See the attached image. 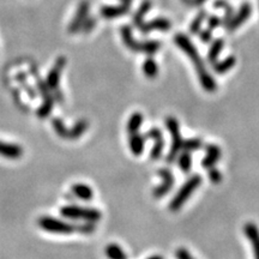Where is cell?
<instances>
[{"label": "cell", "instance_id": "1f68e13d", "mask_svg": "<svg viewBox=\"0 0 259 259\" xmlns=\"http://www.w3.org/2000/svg\"><path fill=\"white\" fill-rule=\"evenodd\" d=\"M202 144H203V142H202L199 138L186 139V141L183 142V150H184V152H187V153L196 152V150L201 149Z\"/></svg>", "mask_w": 259, "mask_h": 259}, {"label": "cell", "instance_id": "7bdbcfd3", "mask_svg": "<svg viewBox=\"0 0 259 259\" xmlns=\"http://www.w3.org/2000/svg\"><path fill=\"white\" fill-rule=\"evenodd\" d=\"M206 1H207V0H191V4H192L193 6H201V5H203Z\"/></svg>", "mask_w": 259, "mask_h": 259}, {"label": "cell", "instance_id": "9a60e30c", "mask_svg": "<svg viewBox=\"0 0 259 259\" xmlns=\"http://www.w3.org/2000/svg\"><path fill=\"white\" fill-rule=\"evenodd\" d=\"M121 39L124 41L125 46L132 52H141V42L136 41L132 35V29L129 25H122L121 27Z\"/></svg>", "mask_w": 259, "mask_h": 259}, {"label": "cell", "instance_id": "30bf717a", "mask_svg": "<svg viewBox=\"0 0 259 259\" xmlns=\"http://www.w3.org/2000/svg\"><path fill=\"white\" fill-rule=\"evenodd\" d=\"M172 28V23L163 17H158V18L153 19L150 22H144L143 24L139 27V31L142 34H149L152 31H162V33H167Z\"/></svg>", "mask_w": 259, "mask_h": 259}, {"label": "cell", "instance_id": "4fadbf2b", "mask_svg": "<svg viewBox=\"0 0 259 259\" xmlns=\"http://www.w3.org/2000/svg\"><path fill=\"white\" fill-rule=\"evenodd\" d=\"M207 155L206 157L202 160V166L207 169H210L215 166V163L221 158L222 156V152L220 148L217 147L216 144H207L206 148Z\"/></svg>", "mask_w": 259, "mask_h": 259}, {"label": "cell", "instance_id": "9c48e42d", "mask_svg": "<svg viewBox=\"0 0 259 259\" xmlns=\"http://www.w3.org/2000/svg\"><path fill=\"white\" fill-rule=\"evenodd\" d=\"M251 15H252L251 4H249V2H245V4L241 5L239 12L236 13V15L233 16L232 19L229 21V23L226 25L227 31H228V33H233V31H235L238 28H240L241 25H243L245 22L250 18V16Z\"/></svg>", "mask_w": 259, "mask_h": 259}, {"label": "cell", "instance_id": "f35d334b", "mask_svg": "<svg viewBox=\"0 0 259 259\" xmlns=\"http://www.w3.org/2000/svg\"><path fill=\"white\" fill-rule=\"evenodd\" d=\"M199 38H201V41L204 42V44H207V42L211 41L212 39V30L210 29H204L199 33Z\"/></svg>", "mask_w": 259, "mask_h": 259}, {"label": "cell", "instance_id": "ac0fdd59", "mask_svg": "<svg viewBox=\"0 0 259 259\" xmlns=\"http://www.w3.org/2000/svg\"><path fill=\"white\" fill-rule=\"evenodd\" d=\"M150 8H152V1H150V0H144L137 10V12L133 15L132 22H133V25H135V27L139 28L142 24L144 23V18H145V16H147V13L150 11Z\"/></svg>", "mask_w": 259, "mask_h": 259}, {"label": "cell", "instance_id": "f1b7e54d", "mask_svg": "<svg viewBox=\"0 0 259 259\" xmlns=\"http://www.w3.org/2000/svg\"><path fill=\"white\" fill-rule=\"evenodd\" d=\"M160 47H161L160 42L154 41V40L141 42V52L148 54V55H153V54L158 52Z\"/></svg>", "mask_w": 259, "mask_h": 259}, {"label": "cell", "instance_id": "7a4b0ae2", "mask_svg": "<svg viewBox=\"0 0 259 259\" xmlns=\"http://www.w3.org/2000/svg\"><path fill=\"white\" fill-rule=\"evenodd\" d=\"M62 217L67 220H83L87 222H99L102 213L96 207H83L79 206H65L60 209Z\"/></svg>", "mask_w": 259, "mask_h": 259}, {"label": "cell", "instance_id": "d4e9b609", "mask_svg": "<svg viewBox=\"0 0 259 259\" xmlns=\"http://www.w3.org/2000/svg\"><path fill=\"white\" fill-rule=\"evenodd\" d=\"M54 98H50V99H44L42 101V104L40 106V108L36 110V114L40 119H46L48 118V115L52 113L53 110V106H54Z\"/></svg>", "mask_w": 259, "mask_h": 259}, {"label": "cell", "instance_id": "60d3db41", "mask_svg": "<svg viewBox=\"0 0 259 259\" xmlns=\"http://www.w3.org/2000/svg\"><path fill=\"white\" fill-rule=\"evenodd\" d=\"M176 258L178 259H195L185 249H179L178 251H176Z\"/></svg>", "mask_w": 259, "mask_h": 259}, {"label": "cell", "instance_id": "bcb514c9", "mask_svg": "<svg viewBox=\"0 0 259 259\" xmlns=\"http://www.w3.org/2000/svg\"><path fill=\"white\" fill-rule=\"evenodd\" d=\"M181 1H184L185 4H191V0H181Z\"/></svg>", "mask_w": 259, "mask_h": 259}, {"label": "cell", "instance_id": "484cf974", "mask_svg": "<svg viewBox=\"0 0 259 259\" xmlns=\"http://www.w3.org/2000/svg\"><path fill=\"white\" fill-rule=\"evenodd\" d=\"M34 78H35V82H36V85H38V90L39 93L41 94L42 98L44 99H50V98H53L52 95V92H51V89L48 88V85L46 82L44 81V79L41 78V76L39 75L36 71H34Z\"/></svg>", "mask_w": 259, "mask_h": 259}, {"label": "cell", "instance_id": "ab89813d", "mask_svg": "<svg viewBox=\"0 0 259 259\" xmlns=\"http://www.w3.org/2000/svg\"><path fill=\"white\" fill-rule=\"evenodd\" d=\"M233 16H234V13H233V7L228 6L226 10H224V17H223V22H222V23H223L224 25L228 24Z\"/></svg>", "mask_w": 259, "mask_h": 259}, {"label": "cell", "instance_id": "74e56055", "mask_svg": "<svg viewBox=\"0 0 259 259\" xmlns=\"http://www.w3.org/2000/svg\"><path fill=\"white\" fill-rule=\"evenodd\" d=\"M221 22L222 21H221L220 17L211 16L209 19H207V29H210V30L213 31V29H216V28H217V27H220Z\"/></svg>", "mask_w": 259, "mask_h": 259}, {"label": "cell", "instance_id": "d6a6232c", "mask_svg": "<svg viewBox=\"0 0 259 259\" xmlns=\"http://www.w3.org/2000/svg\"><path fill=\"white\" fill-rule=\"evenodd\" d=\"M163 149H164L163 138L158 139V141H155V144H154L152 150H150V157H152L153 160H158V158L162 156Z\"/></svg>", "mask_w": 259, "mask_h": 259}, {"label": "cell", "instance_id": "5bb4252c", "mask_svg": "<svg viewBox=\"0 0 259 259\" xmlns=\"http://www.w3.org/2000/svg\"><path fill=\"white\" fill-rule=\"evenodd\" d=\"M130 12V6L127 5H113V6H102L100 10V15L106 19L118 18V17L125 16Z\"/></svg>", "mask_w": 259, "mask_h": 259}, {"label": "cell", "instance_id": "4dcf8cb0", "mask_svg": "<svg viewBox=\"0 0 259 259\" xmlns=\"http://www.w3.org/2000/svg\"><path fill=\"white\" fill-rule=\"evenodd\" d=\"M16 81L22 85V88H23V89L25 90V93H27L28 95L30 96V99L34 100V99L36 98V92L33 89V88L30 87V84H28L27 76H25V73H23V72L17 73V75H16Z\"/></svg>", "mask_w": 259, "mask_h": 259}, {"label": "cell", "instance_id": "6da1fadb", "mask_svg": "<svg viewBox=\"0 0 259 259\" xmlns=\"http://www.w3.org/2000/svg\"><path fill=\"white\" fill-rule=\"evenodd\" d=\"M174 42L176 46L180 48V50L189 56L190 60L195 64L196 72H197L198 75L199 83H201L202 88L207 93L216 92V89H217V83H216L215 79H213L211 75L207 71L203 59L199 56L197 48L191 42V40L187 38L185 34H176L174 36Z\"/></svg>", "mask_w": 259, "mask_h": 259}, {"label": "cell", "instance_id": "ba28073f", "mask_svg": "<svg viewBox=\"0 0 259 259\" xmlns=\"http://www.w3.org/2000/svg\"><path fill=\"white\" fill-rule=\"evenodd\" d=\"M157 174L162 179V184L158 185V186L154 190L153 196L155 198H162L169 192L170 189L173 187V185H174V175H173V173L170 172L169 169H167V168H162V169L158 170Z\"/></svg>", "mask_w": 259, "mask_h": 259}, {"label": "cell", "instance_id": "52a82bcc", "mask_svg": "<svg viewBox=\"0 0 259 259\" xmlns=\"http://www.w3.org/2000/svg\"><path fill=\"white\" fill-rule=\"evenodd\" d=\"M65 65H66V59H65L64 56H59L55 62H54L52 70L48 72L46 83L48 88L51 89V92H55V90L59 89V83H60L61 73Z\"/></svg>", "mask_w": 259, "mask_h": 259}, {"label": "cell", "instance_id": "7c38bea8", "mask_svg": "<svg viewBox=\"0 0 259 259\" xmlns=\"http://www.w3.org/2000/svg\"><path fill=\"white\" fill-rule=\"evenodd\" d=\"M244 233L252 245L255 259H259V229H258V227L256 226L255 223H252V222H249V223L245 224Z\"/></svg>", "mask_w": 259, "mask_h": 259}, {"label": "cell", "instance_id": "d590c367", "mask_svg": "<svg viewBox=\"0 0 259 259\" xmlns=\"http://www.w3.org/2000/svg\"><path fill=\"white\" fill-rule=\"evenodd\" d=\"M209 179L212 181L213 184H220L222 181V173L218 169H216L215 167L210 168V169H209Z\"/></svg>", "mask_w": 259, "mask_h": 259}, {"label": "cell", "instance_id": "4316f807", "mask_svg": "<svg viewBox=\"0 0 259 259\" xmlns=\"http://www.w3.org/2000/svg\"><path fill=\"white\" fill-rule=\"evenodd\" d=\"M207 18V11H201L197 16L195 17V19L192 21V23L190 24V33L196 35V34H199L202 30V25H203L204 21Z\"/></svg>", "mask_w": 259, "mask_h": 259}, {"label": "cell", "instance_id": "603a6c76", "mask_svg": "<svg viewBox=\"0 0 259 259\" xmlns=\"http://www.w3.org/2000/svg\"><path fill=\"white\" fill-rule=\"evenodd\" d=\"M104 253L109 259H127V255L116 244H109L104 250Z\"/></svg>", "mask_w": 259, "mask_h": 259}, {"label": "cell", "instance_id": "8fae6325", "mask_svg": "<svg viewBox=\"0 0 259 259\" xmlns=\"http://www.w3.org/2000/svg\"><path fill=\"white\" fill-rule=\"evenodd\" d=\"M0 156L8 160H18L23 156V148L18 144L0 141Z\"/></svg>", "mask_w": 259, "mask_h": 259}, {"label": "cell", "instance_id": "836d02e7", "mask_svg": "<svg viewBox=\"0 0 259 259\" xmlns=\"http://www.w3.org/2000/svg\"><path fill=\"white\" fill-rule=\"evenodd\" d=\"M75 226L76 232L81 233V234H93L96 229V223H94V222L84 221L83 223L75 224Z\"/></svg>", "mask_w": 259, "mask_h": 259}, {"label": "cell", "instance_id": "277c9868", "mask_svg": "<svg viewBox=\"0 0 259 259\" xmlns=\"http://www.w3.org/2000/svg\"><path fill=\"white\" fill-rule=\"evenodd\" d=\"M166 126L167 130L169 131L170 137H172V145H170L169 153H168L167 162L168 163H173L178 158L181 150H183L184 139L181 138L180 130H179V122L175 118L168 116L166 119Z\"/></svg>", "mask_w": 259, "mask_h": 259}, {"label": "cell", "instance_id": "3957f363", "mask_svg": "<svg viewBox=\"0 0 259 259\" xmlns=\"http://www.w3.org/2000/svg\"><path fill=\"white\" fill-rule=\"evenodd\" d=\"M202 178L199 175H192L189 180L185 183L183 186L180 187V190L178 191V193L175 195V197L172 199V202L169 203V210L173 212H176L181 207L186 203V201L189 199L192 193L195 192L196 189L201 185Z\"/></svg>", "mask_w": 259, "mask_h": 259}, {"label": "cell", "instance_id": "8d00e7d4", "mask_svg": "<svg viewBox=\"0 0 259 259\" xmlns=\"http://www.w3.org/2000/svg\"><path fill=\"white\" fill-rule=\"evenodd\" d=\"M145 138H147V139H154V142L158 141V139H162L161 130L157 129V127H154V129L149 130L147 133H145Z\"/></svg>", "mask_w": 259, "mask_h": 259}, {"label": "cell", "instance_id": "e575fe53", "mask_svg": "<svg viewBox=\"0 0 259 259\" xmlns=\"http://www.w3.org/2000/svg\"><path fill=\"white\" fill-rule=\"evenodd\" d=\"M96 24H98V19L95 18V17H88L87 19H85L84 24L82 25V29L81 31L84 34H89L90 31H93L94 28L96 27Z\"/></svg>", "mask_w": 259, "mask_h": 259}, {"label": "cell", "instance_id": "83f0119b", "mask_svg": "<svg viewBox=\"0 0 259 259\" xmlns=\"http://www.w3.org/2000/svg\"><path fill=\"white\" fill-rule=\"evenodd\" d=\"M178 166L181 170L185 173H187L192 167V157H191V154L187 152H183L179 154L178 156Z\"/></svg>", "mask_w": 259, "mask_h": 259}, {"label": "cell", "instance_id": "5b68a950", "mask_svg": "<svg viewBox=\"0 0 259 259\" xmlns=\"http://www.w3.org/2000/svg\"><path fill=\"white\" fill-rule=\"evenodd\" d=\"M38 224L45 232L53 233V234H72L73 232H76L75 224L52 217V216H42L38 220Z\"/></svg>", "mask_w": 259, "mask_h": 259}, {"label": "cell", "instance_id": "cb8c5ba5", "mask_svg": "<svg viewBox=\"0 0 259 259\" xmlns=\"http://www.w3.org/2000/svg\"><path fill=\"white\" fill-rule=\"evenodd\" d=\"M143 73L148 77L149 79L155 78L158 73V66L156 64V61L153 58H148L147 60L143 62V66H142Z\"/></svg>", "mask_w": 259, "mask_h": 259}, {"label": "cell", "instance_id": "2e32d148", "mask_svg": "<svg viewBox=\"0 0 259 259\" xmlns=\"http://www.w3.org/2000/svg\"><path fill=\"white\" fill-rule=\"evenodd\" d=\"M71 192L76 196L77 198L82 199V201L89 202L94 198V191L89 185L82 184V183H76L72 185L71 187Z\"/></svg>", "mask_w": 259, "mask_h": 259}, {"label": "cell", "instance_id": "8992f818", "mask_svg": "<svg viewBox=\"0 0 259 259\" xmlns=\"http://www.w3.org/2000/svg\"><path fill=\"white\" fill-rule=\"evenodd\" d=\"M89 10H90V2L88 1V0H82V1L79 2L75 16H73L72 21H71V23L69 25L70 34H76L81 31L82 25L84 24L85 19L89 17Z\"/></svg>", "mask_w": 259, "mask_h": 259}, {"label": "cell", "instance_id": "f6af8a7d", "mask_svg": "<svg viewBox=\"0 0 259 259\" xmlns=\"http://www.w3.org/2000/svg\"><path fill=\"white\" fill-rule=\"evenodd\" d=\"M148 259H163L161 257V256H152V257H149Z\"/></svg>", "mask_w": 259, "mask_h": 259}, {"label": "cell", "instance_id": "e0dca14e", "mask_svg": "<svg viewBox=\"0 0 259 259\" xmlns=\"http://www.w3.org/2000/svg\"><path fill=\"white\" fill-rule=\"evenodd\" d=\"M145 141H147L145 136L139 135L138 132L130 135L129 145H130L131 153H132L135 156H141L142 154H143Z\"/></svg>", "mask_w": 259, "mask_h": 259}, {"label": "cell", "instance_id": "d6986e66", "mask_svg": "<svg viewBox=\"0 0 259 259\" xmlns=\"http://www.w3.org/2000/svg\"><path fill=\"white\" fill-rule=\"evenodd\" d=\"M223 47L224 41L222 39H216L215 41L212 42L211 47H210L209 52H207V61H209L210 64L213 65L217 61L218 56H220L222 51H223Z\"/></svg>", "mask_w": 259, "mask_h": 259}, {"label": "cell", "instance_id": "b9f144b4", "mask_svg": "<svg viewBox=\"0 0 259 259\" xmlns=\"http://www.w3.org/2000/svg\"><path fill=\"white\" fill-rule=\"evenodd\" d=\"M230 6L228 2L226 1V0H216L215 2H213V7L215 8H221V10H226L227 7Z\"/></svg>", "mask_w": 259, "mask_h": 259}, {"label": "cell", "instance_id": "f546056e", "mask_svg": "<svg viewBox=\"0 0 259 259\" xmlns=\"http://www.w3.org/2000/svg\"><path fill=\"white\" fill-rule=\"evenodd\" d=\"M52 126L53 130L55 131V133L59 137L65 139H67V137H69V129L65 126L64 121H62L60 118H54L52 120Z\"/></svg>", "mask_w": 259, "mask_h": 259}, {"label": "cell", "instance_id": "7402d4cb", "mask_svg": "<svg viewBox=\"0 0 259 259\" xmlns=\"http://www.w3.org/2000/svg\"><path fill=\"white\" fill-rule=\"evenodd\" d=\"M142 122H143V115H142V113H133V114L130 116L129 121H127V132H129L130 135L137 133L139 129H141Z\"/></svg>", "mask_w": 259, "mask_h": 259}, {"label": "cell", "instance_id": "ee69618b", "mask_svg": "<svg viewBox=\"0 0 259 259\" xmlns=\"http://www.w3.org/2000/svg\"><path fill=\"white\" fill-rule=\"evenodd\" d=\"M119 1H121V4L127 5V6H130L131 2H132V0H119Z\"/></svg>", "mask_w": 259, "mask_h": 259}, {"label": "cell", "instance_id": "ffe728a7", "mask_svg": "<svg viewBox=\"0 0 259 259\" xmlns=\"http://www.w3.org/2000/svg\"><path fill=\"white\" fill-rule=\"evenodd\" d=\"M235 58L233 55L227 56L223 60L216 61L215 64H213V71H215L216 73H218V75H223V73L228 72L229 70L233 69V66L235 65Z\"/></svg>", "mask_w": 259, "mask_h": 259}, {"label": "cell", "instance_id": "44dd1931", "mask_svg": "<svg viewBox=\"0 0 259 259\" xmlns=\"http://www.w3.org/2000/svg\"><path fill=\"white\" fill-rule=\"evenodd\" d=\"M88 127H89V122L84 120V119L77 121L76 124L73 125L72 129H69V137H67V139H72L73 141V139L81 138L82 135L88 130Z\"/></svg>", "mask_w": 259, "mask_h": 259}]
</instances>
